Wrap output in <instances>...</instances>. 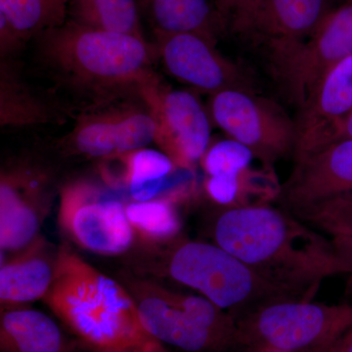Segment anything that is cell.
I'll use <instances>...</instances> for the list:
<instances>
[{
	"label": "cell",
	"mask_w": 352,
	"mask_h": 352,
	"mask_svg": "<svg viewBox=\"0 0 352 352\" xmlns=\"http://www.w3.org/2000/svg\"><path fill=\"white\" fill-rule=\"evenodd\" d=\"M175 243L166 261L168 276L200 292L221 309L248 311L263 303L292 300L215 243Z\"/></svg>",
	"instance_id": "5b68a950"
},
{
	"label": "cell",
	"mask_w": 352,
	"mask_h": 352,
	"mask_svg": "<svg viewBox=\"0 0 352 352\" xmlns=\"http://www.w3.org/2000/svg\"><path fill=\"white\" fill-rule=\"evenodd\" d=\"M45 170L27 162L1 171L0 180V243L2 251H15L31 243L41 223L50 191Z\"/></svg>",
	"instance_id": "5bb4252c"
},
{
	"label": "cell",
	"mask_w": 352,
	"mask_h": 352,
	"mask_svg": "<svg viewBox=\"0 0 352 352\" xmlns=\"http://www.w3.org/2000/svg\"><path fill=\"white\" fill-rule=\"evenodd\" d=\"M328 237L332 241L333 247L340 258L351 267V274L347 276L346 292L352 294V230L332 234Z\"/></svg>",
	"instance_id": "83f0119b"
},
{
	"label": "cell",
	"mask_w": 352,
	"mask_h": 352,
	"mask_svg": "<svg viewBox=\"0 0 352 352\" xmlns=\"http://www.w3.org/2000/svg\"><path fill=\"white\" fill-rule=\"evenodd\" d=\"M36 60L76 113L129 97L149 99L164 85L155 43L68 20L36 38Z\"/></svg>",
	"instance_id": "6da1fadb"
},
{
	"label": "cell",
	"mask_w": 352,
	"mask_h": 352,
	"mask_svg": "<svg viewBox=\"0 0 352 352\" xmlns=\"http://www.w3.org/2000/svg\"><path fill=\"white\" fill-rule=\"evenodd\" d=\"M59 221L76 244L104 256L126 252L133 239L126 207L82 180L62 188Z\"/></svg>",
	"instance_id": "ba28073f"
},
{
	"label": "cell",
	"mask_w": 352,
	"mask_h": 352,
	"mask_svg": "<svg viewBox=\"0 0 352 352\" xmlns=\"http://www.w3.org/2000/svg\"><path fill=\"white\" fill-rule=\"evenodd\" d=\"M342 3L338 0H265L249 41L263 48L275 74Z\"/></svg>",
	"instance_id": "4fadbf2b"
},
{
	"label": "cell",
	"mask_w": 352,
	"mask_h": 352,
	"mask_svg": "<svg viewBox=\"0 0 352 352\" xmlns=\"http://www.w3.org/2000/svg\"><path fill=\"white\" fill-rule=\"evenodd\" d=\"M43 298L87 349L162 344L143 326L135 300L126 289L69 248L58 252L54 278Z\"/></svg>",
	"instance_id": "3957f363"
},
{
	"label": "cell",
	"mask_w": 352,
	"mask_h": 352,
	"mask_svg": "<svg viewBox=\"0 0 352 352\" xmlns=\"http://www.w3.org/2000/svg\"><path fill=\"white\" fill-rule=\"evenodd\" d=\"M344 1H346V0H344Z\"/></svg>",
	"instance_id": "d6a6232c"
},
{
	"label": "cell",
	"mask_w": 352,
	"mask_h": 352,
	"mask_svg": "<svg viewBox=\"0 0 352 352\" xmlns=\"http://www.w3.org/2000/svg\"><path fill=\"white\" fill-rule=\"evenodd\" d=\"M332 346H333L320 347V349H314V351H311L310 352H330L331 347Z\"/></svg>",
	"instance_id": "1f68e13d"
},
{
	"label": "cell",
	"mask_w": 352,
	"mask_h": 352,
	"mask_svg": "<svg viewBox=\"0 0 352 352\" xmlns=\"http://www.w3.org/2000/svg\"><path fill=\"white\" fill-rule=\"evenodd\" d=\"M54 264L38 247L2 264L0 270V300L15 305L44 298L54 278Z\"/></svg>",
	"instance_id": "ffe728a7"
},
{
	"label": "cell",
	"mask_w": 352,
	"mask_h": 352,
	"mask_svg": "<svg viewBox=\"0 0 352 352\" xmlns=\"http://www.w3.org/2000/svg\"><path fill=\"white\" fill-rule=\"evenodd\" d=\"M270 204L223 208L212 226L215 244L292 300H311L324 280L351 270L330 238Z\"/></svg>",
	"instance_id": "7a4b0ae2"
},
{
	"label": "cell",
	"mask_w": 352,
	"mask_h": 352,
	"mask_svg": "<svg viewBox=\"0 0 352 352\" xmlns=\"http://www.w3.org/2000/svg\"><path fill=\"white\" fill-rule=\"evenodd\" d=\"M87 351L90 352H166L162 344L151 347H136V349H94V347H87Z\"/></svg>",
	"instance_id": "f546056e"
},
{
	"label": "cell",
	"mask_w": 352,
	"mask_h": 352,
	"mask_svg": "<svg viewBox=\"0 0 352 352\" xmlns=\"http://www.w3.org/2000/svg\"><path fill=\"white\" fill-rule=\"evenodd\" d=\"M155 34L195 32L217 43L224 34L210 0H136Z\"/></svg>",
	"instance_id": "ac0fdd59"
},
{
	"label": "cell",
	"mask_w": 352,
	"mask_h": 352,
	"mask_svg": "<svg viewBox=\"0 0 352 352\" xmlns=\"http://www.w3.org/2000/svg\"><path fill=\"white\" fill-rule=\"evenodd\" d=\"M237 320L240 346H270L292 352L333 346L352 328V302L326 305L281 300L245 311Z\"/></svg>",
	"instance_id": "277c9868"
},
{
	"label": "cell",
	"mask_w": 352,
	"mask_h": 352,
	"mask_svg": "<svg viewBox=\"0 0 352 352\" xmlns=\"http://www.w3.org/2000/svg\"><path fill=\"white\" fill-rule=\"evenodd\" d=\"M160 61L170 76L210 95L226 89L252 90L244 71L217 50L215 41L195 34H155Z\"/></svg>",
	"instance_id": "30bf717a"
},
{
	"label": "cell",
	"mask_w": 352,
	"mask_h": 352,
	"mask_svg": "<svg viewBox=\"0 0 352 352\" xmlns=\"http://www.w3.org/2000/svg\"><path fill=\"white\" fill-rule=\"evenodd\" d=\"M254 159L249 148L231 138L215 143L201 157L208 176L237 175L250 168Z\"/></svg>",
	"instance_id": "4316f807"
},
{
	"label": "cell",
	"mask_w": 352,
	"mask_h": 352,
	"mask_svg": "<svg viewBox=\"0 0 352 352\" xmlns=\"http://www.w3.org/2000/svg\"><path fill=\"white\" fill-rule=\"evenodd\" d=\"M69 20L94 29L145 38L136 0H72Z\"/></svg>",
	"instance_id": "7402d4cb"
},
{
	"label": "cell",
	"mask_w": 352,
	"mask_h": 352,
	"mask_svg": "<svg viewBox=\"0 0 352 352\" xmlns=\"http://www.w3.org/2000/svg\"><path fill=\"white\" fill-rule=\"evenodd\" d=\"M294 215L328 236L352 230V192Z\"/></svg>",
	"instance_id": "d4e9b609"
},
{
	"label": "cell",
	"mask_w": 352,
	"mask_h": 352,
	"mask_svg": "<svg viewBox=\"0 0 352 352\" xmlns=\"http://www.w3.org/2000/svg\"><path fill=\"white\" fill-rule=\"evenodd\" d=\"M134 300L143 326L161 342L186 352H224L232 349L176 307L161 289Z\"/></svg>",
	"instance_id": "2e32d148"
},
{
	"label": "cell",
	"mask_w": 352,
	"mask_h": 352,
	"mask_svg": "<svg viewBox=\"0 0 352 352\" xmlns=\"http://www.w3.org/2000/svg\"><path fill=\"white\" fill-rule=\"evenodd\" d=\"M151 107L157 122L155 142L176 166L191 170L208 149L210 113L195 95L166 85Z\"/></svg>",
	"instance_id": "7c38bea8"
},
{
	"label": "cell",
	"mask_w": 352,
	"mask_h": 352,
	"mask_svg": "<svg viewBox=\"0 0 352 352\" xmlns=\"http://www.w3.org/2000/svg\"><path fill=\"white\" fill-rule=\"evenodd\" d=\"M72 0H0V14L23 43L63 25Z\"/></svg>",
	"instance_id": "44dd1931"
},
{
	"label": "cell",
	"mask_w": 352,
	"mask_h": 352,
	"mask_svg": "<svg viewBox=\"0 0 352 352\" xmlns=\"http://www.w3.org/2000/svg\"><path fill=\"white\" fill-rule=\"evenodd\" d=\"M352 111V55L324 76L296 120L295 160L326 147L333 126Z\"/></svg>",
	"instance_id": "9a60e30c"
},
{
	"label": "cell",
	"mask_w": 352,
	"mask_h": 352,
	"mask_svg": "<svg viewBox=\"0 0 352 352\" xmlns=\"http://www.w3.org/2000/svg\"><path fill=\"white\" fill-rule=\"evenodd\" d=\"M224 32L251 38L265 0H210Z\"/></svg>",
	"instance_id": "484cf974"
},
{
	"label": "cell",
	"mask_w": 352,
	"mask_h": 352,
	"mask_svg": "<svg viewBox=\"0 0 352 352\" xmlns=\"http://www.w3.org/2000/svg\"><path fill=\"white\" fill-rule=\"evenodd\" d=\"M309 351H305V352H310ZM250 352H292V351H283V349H274V347H270V346H261V347H256V349H251Z\"/></svg>",
	"instance_id": "4dcf8cb0"
},
{
	"label": "cell",
	"mask_w": 352,
	"mask_h": 352,
	"mask_svg": "<svg viewBox=\"0 0 352 352\" xmlns=\"http://www.w3.org/2000/svg\"><path fill=\"white\" fill-rule=\"evenodd\" d=\"M126 185L135 201L154 200L164 186L175 164L164 152L152 149L136 150L124 155Z\"/></svg>",
	"instance_id": "603a6c76"
},
{
	"label": "cell",
	"mask_w": 352,
	"mask_h": 352,
	"mask_svg": "<svg viewBox=\"0 0 352 352\" xmlns=\"http://www.w3.org/2000/svg\"><path fill=\"white\" fill-rule=\"evenodd\" d=\"M28 85L13 57L0 58V126L28 127L58 122L68 113Z\"/></svg>",
	"instance_id": "e0dca14e"
},
{
	"label": "cell",
	"mask_w": 352,
	"mask_h": 352,
	"mask_svg": "<svg viewBox=\"0 0 352 352\" xmlns=\"http://www.w3.org/2000/svg\"><path fill=\"white\" fill-rule=\"evenodd\" d=\"M126 212L132 229L146 240L168 243L179 233V217L168 200L134 201L126 206Z\"/></svg>",
	"instance_id": "cb8c5ba5"
},
{
	"label": "cell",
	"mask_w": 352,
	"mask_h": 352,
	"mask_svg": "<svg viewBox=\"0 0 352 352\" xmlns=\"http://www.w3.org/2000/svg\"><path fill=\"white\" fill-rule=\"evenodd\" d=\"M352 192V139L338 141L295 160L277 201L296 214Z\"/></svg>",
	"instance_id": "8fae6325"
},
{
	"label": "cell",
	"mask_w": 352,
	"mask_h": 352,
	"mask_svg": "<svg viewBox=\"0 0 352 352\" xmlns=\"http://www.w3.org/2000/svg\"><path fill=\"white\" fill-rule=\"evenodd\" d=\"M330 352H352V328L333 344Z\"/></svg>",
	"instance_id": "f1b7e54d"
},
{
	"label": "cell",
	"mask_w": 352,
	"mask_h": 352,
	"mask_svg": "<svg viewBox=\"0 0 352 352\" xmlns=\"http://www.w3.org/2000/svg\"><path fill=\"white\" fill-rule=\"evenodd\" d=\"M157 122L147 99L135 96L85 109L59 141L69 154L88 157L120 156L155 142Z\"/></svg>",
	"instance_id": "52a82bcc"
},
{
	"label": "cell",
	"mask_w": 352,
	"mask_h": 352,
	"mask_svg": "<svg viewBox=\"0 0 352 352\" xmlns=\"http://www.w3.org/2000/svg\"><path fill=\"white\" fill-rule=\"evenodd\" d=\"M0 349L1 352H71L57 324L32 309L1 310Z\"/></svg>",
	"instance_id": "d6986e66"
},
{
	"label": "cell",
	"mask_w": 352,
	"mask_h": 352,
	"mask_svg": "<svg viewBox=\"0 0 352 352\" xmlns=\"http://www.w3.org/2000/svg\"><path fill=\"white\" fill-rule=\"evenodd\" d=\"M351 55L352 0H346L329 14L275 76L300 108L324 76Z\"/></svg>",
	"instance_id": "9c48e42d"
},
{
	"label": "cell",
	"mask_w": 352,
	"mask_h": 352,
	"mask_svg": "<svg viewBox=\"0 0 352 352\" xmlns=\"http://www.w3.org/2000/svg\"><path fill=\"white\" fill-rule=\"evenodd\" d=\"M210 120L229 138L251 150L263 166L295 153L296 120L274 101L252 90L226 89L210 95Z\"/></svg>",
	"instance_id": "8992f818"
}]
</instances>
